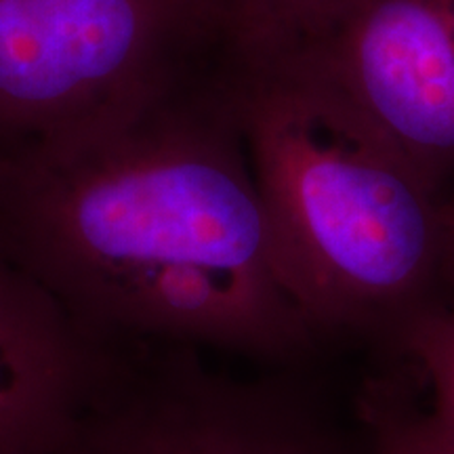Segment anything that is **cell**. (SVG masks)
<instances>
[{"label": "cell", "instance_id": "1", "mask_svg": "<svg viewBox=\"0 0 454 454\" xmlns=\"http://www.w3.org/2000/svg\"><path fill=\"white\" fill-rule=\"evenodd\" d=\"M0 248L98 340L305 368L219 55L82 133L0 158Z\"/></svg>", "mask_w": 454, "mask_h": 454}, {"label": "cell", "instance_id": "2", "mask_svg": "<svg viewBox=\"0 0 454 454\" xmlns=\"http://www.w3.org/2000/svg\"><path fill=\"white\" fill-rule=\"evenodd\" d=\"M219 70L284 286L322 339L394 343L442 293V192L291 44L225 41Z\"/></svg>", "mask_w": 454, "mask_h": 454}, {"label": "cell", "instance_id": "3", "mask_svg": "<svg viewBox=\"0 0 454 454\" xmlns=\"http://www.w3.org/2000/svg\"><path fill=\"white\" fill-rule=\"evenodd\" d=\"M362 423V421H360ZM38 454H372L303 368H219L200 349L101 340L76 406Z\"/></svg>", "mask_w": 454, "mask_h": 454}, {"label": "cell", "instance_id": "4", "mask_svg": "<svg viewBox=\"0 0 454 454\" xmlns=\"http://www.w3.org/2000/svg\"><path fill=\"white\" fill-rule=\"evenodd\" d=\"M221 41L207 0H0V158L139 104Z\"/></svg>", "mask_w": 454, "mask_h": 454}, {"label": "cell", "instance_id": "5", "mask_svg": "<svg viewBox=\"0 0 454 454\" xmlns=\"http://www.w3.org/2000/svg\"><path fill=\"white\" fill-rule=\"evenodd\" d=\"M442 192L454 181V0H349L288 41Z\"/></svg>", "mask_w": 454, "mask_h": 454}, {"label": "cell", "instance_id": "6", "mask_svg": "<svg viewBox=\"0 0 454 454\" xmlns=\"http://www.w3.org/2000/svg\"><path fill=\"white\" fill-rule=\"evenodd\" d=\"M99 340L0 248V454H38L76 406Z\"/></svg>", "mask_w": 454, "mask_h": 454}, {"label": "cell", "instance_id": "7", "mask_svg": "<svg viewBox=\"0 0 454 454\" xmlns=\"http://www.w3.org/2000/svg\"><path fill=\"white\" fill-rule=\"evenodd\" d=\"M391 345L423 377L425 411L454 438V291H442Z\"/></svg>", "mask_w": 454, "mask_h": 454}, {"label": "cell", "instance_id": "8", "mask_svg": "<svg viewBox=\"0 0 454 454\" xmlns=\"http://www.w3.org/2000/svg\"><path fill=\"white\" fill-rule=\"evenodd\" d=\"M360 421L371 438L372 454H454V438L421 402L387 383L366 391Z\"/></svg>", "mask_w": 454, "mask_h": 454}, {"label": "cell", "instance_id": "9", "mask_svg": "<svg viewBox=\"0 0 454 454\" xmlns=\"http://www.w3.org/2000/svg\"><path fill=\"white\" fill-rule=\"evenodd\" d=\"M227 38L288 43L326 24L349 0H207Z\"/></svg>", "mask_w": 454, "mask_h": 454}, {"label": "cell", "instance_id": "10", "mask_svg": "<svg viewBox=\"0 0 454 454\" xmlns=\"http://www.w3.org/2000/svg\"><path fill=\"white\" fill-rule=\"evenodd\" d=\"M442 291H454V181L442 190Z\"/></svg>", "mask_w": 454, "mask_h": 454}]
</instances>
